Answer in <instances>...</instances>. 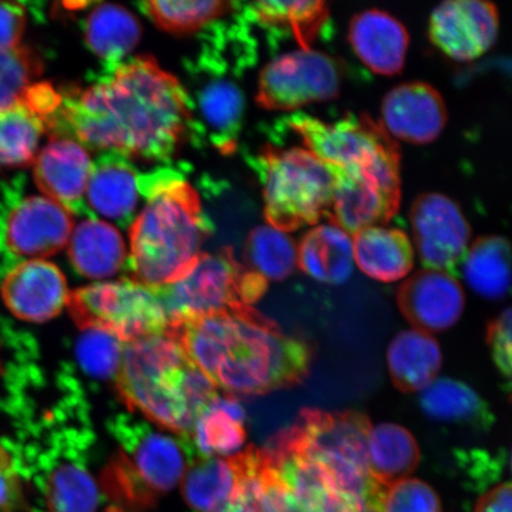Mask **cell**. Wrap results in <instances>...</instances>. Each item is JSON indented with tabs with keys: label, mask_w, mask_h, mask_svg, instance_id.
Listing matches in <instances>:
<instances>
[{
	"label": "cell",
	"mask_w": 512,
	"mask_h": 512,
	"mask_svg": "<svg viewBox=\"0 0 512 512\" xmlns=\"http://www.w3.org/2000/svg\"><path fill=\"white\" fill-rule=\"evenodd\" d=\"M355 264L368 277L394 283L413 270L414 248L400 229L370 227L352 236Z\"/></svg>",
	"instance_id": "25"
},
{
	"label": "cell",
	"mask_w": 512,
	"mask_h": 512,
	"mask_svg": "<svg viewBox=\"0 0 512 512\" xmlns=\"http://www.w3.org/2000/svg\"><path fill=\"white\" fill-rule=\"evenodd\" d=\"M187 438L196 457L234 456L247 439L245 412L238 400L217 396Z\"/></svg>",
	"instance_id": "30"
},
{
	"label": "cell",
	"mask_w": 512,
	"mask_h": 512,
	"mask_svg": "<svg viewBox=\"0 0 512 512\" xmlns=\"http://www.w3.org/2000/svg\"><path fill=\"white\" fill-rule=\"evenodd\" d=\"M511 310L505 309L488 326V341L492 360L505 380L511 379Z\"/></svg>",
	"instance_id": "41"
},
{
	"label": "cell",
	"mask_w": 512,
	"mask_h": 512,
	"mask_svg": "<svg viewBox=\"0 0 512 512\" xmlns=\"http://www.w3.org/2000/svg\"><path fill=\"white\" fill-rule=\"evenodd\" d=\"M234 3L227 2H144L139 6L158 28L187 34L228 14Z\"/></svg>",
	"instance_id": "37"
},
{
	"label": "cell",
	"mask_w": 512,
	"mask_h": 512,
	"mask_svg": "<svg viewBox=\"0 0 512 512\" xmlns=\"http://www.w3.org/2000/svg\"><path fill=\"white\" fill-rule=\"evenodd\" d=\"M115 383L128 407L179 437L219 396L168 332L124 344Z\"/></svg>",
	"instance_id": "4"
},
{
	"label": "cell",
	"mask_w": 512,
	"mask_h": 512,
	"mask_svg": "<svg viewBox=\"0 0 512 512\" xmlns=\"http://www.w3.org/2000/svg\"><path fill=\"white\" fill-rule=\"evenodd\" d=\"M422 411L433 420L489 431L495 415L485 400L467 384L452 380H435L420 395Z\"/></svg>",
	"instance_id": "29"
},
{
	"label": "cell",
	"mask_w": 512,
	"mask_h": 512,
	"mask_svg": "<svg viewBox=\"0 0 512 512\" xmlns=\"http://www.w3.org/2000/svg\"><path fill=\"white\" fill-rule=\"evenodd\" d=\"M382 512H443V508L430 485L407 478L384 490Z\"/></svg>",
	"instance_id": "40"
},
{
	"label": "cell",
	"mask_w": 512,
	"mask_h": 512,
	"mask_svg": "<svg viewBox=\"0 0 512 512\" xmlns=\"http://www.w3.org/2000/svg\"><path fill=\"white\" fill-rule=\"evenodd\" d=\"M153 290L169 320H174L252 306L265 296L268 281L236 260L232 248L224 247L202 253L182 279Z\"/></svg>",
	"instance_id": "8"
},
{
	"label": "cell",
	"mask_w": 512,
	"mask_h": 512,
	"mask_svg": "<svg viewBox=\"0 0 512 512\" xmlns=\"http://www.w3.org/2000/svg\"><path fill=\"white\" fill-rule=\"evenodd\" d=\"M168 334L216 389L230 394L265 395L310 374V344L287 336L253 306L170 320Z\"/></svg>",
	"instance_id": "2"
},
{
	"label": "cell",
	"mask_w": 512,
	"mask_h": 512,
	"mask_svg": "<svg viewBox=\"0 0 512 512\" xmlns=\"http://www.w3.org/2000/svg\"><path fill=\"white\" fill-rule=\"evenodd\" d=\"M230 505H232L233 512H251V510L247 509L245 505L239 502H232Z\"/></svg>",
	"instance_id": "45"
},
{
	"label": "cell",
	"mask_w": 512,
	"mask_h": 512,
	"mask_svg": "<svg viewBox=\"0 0 512 512\" xmlns=\"http://www.w3.org/2000/svg\"><path fill=\"white\" fill-rule=\"evenodd\" d=\"M213 512H233L232 505L229 504V505H227V507H224L220 510H216Z\"/></svg>",
	"instance_id": "46"
},
{
	"label": "cell",
	"mask_w": 512,
	"mask_h": 512,
	"mask_svg": "<svg viewBox=\"0 0 512 512\" xmlns=\"http://www.w3.org/2000/svg\"><path fill=\"white\" fill-rule=\"evenodd\" d=\"M181 483L184 501L191 509L213 512L233 502L238 473L230 457H195Z\"/></svg>",
	"instance_id": "32"
},
{
	"label": "cell",
	"mask_w": 512,
	"mask_h": 512,
	"mask_svg": "<svg viewBox=\"0 0 512 512\" xmlns=\"http://www.w3.org/2000/svg\"><path fill=\"white\" fill-rule=\"evenodd\" d=\"M51 132L96 150L163 160L177 150L191 121L189 94L151 56L119 63L86 89L62 94Z\"/></svg>",
	"instance_id": "1"
},
{
	"label": "cell",
	"mask_w": 512,
	"mask_h": 512,
	"mask_svg": "<svg viewBox=\"0 0 512 512\" xmlns=\"http://www.w3.org/2000/svg\"><path fill=\"white\" fill-rule=\"evenodd\" d=\"M400 166V151L368 165L330 166L334 175V198L329 222L351 236L363 229L387 224L400 208Z\"/></svg>",
	"instance_id": "10"
},
{
	"label": "cell",
	"mask_w": 512,
	"mask_h": 512,
	"mask_svg": "<svg viewBox=\"0 0 512 512\" xmlns=\"http://www.w3.org/2000/svg\"><path fill=\"white\" fill-rule=\"evenodd\" d=\"M42 70L41 57L28 47L0 51V112L17 104Z\"/></svg>",
	"instance_id": "38"
},
{
	"label": "cell",
	"mask_w": 512,
	"mask_h": 512,
	"mask_svg": "<svg viewBox=\"0 0 512 512\" xmlns=\"http://www.w3.org/2000/svg\"><path fill=\"white\" fill-rule=\"evenodd\" d=\"M0 196V254L9 262L47 258L68 245L73 215L46 196L18 197L6 188Z\"/></svg>",
	"instance_id": "12"
},
{
	"label": "cell",
	"mask_w": 512,
	"mask_h": 512,
	"mask_svg": "<svg viewBox=\"0 0 512 512\" xmlns=\"http://www.w3.org/2000/svg\"><path fill=\"white\" fill-rule=\"evenodd\" d=\"M145 207L130 228L133 280L150 288L176 283L201 256L211 227L200 196L175 171L138 177Z\"/></svg>",
	"instance_id": "3"
},
{
	"label": "cell",
	"mask_w": 512,
	"mask_h": 512,
	"mask_svg": "<svg viewBox=\"0 0 512 512\" xmlns=\"http://www.w3.org/2000/svg\"><path fill=\"white\" fill-rule=\"evenodd\" d=\"M34 162V179L42 194L72 215L85 214L86 189L93 168L85 147L72 139L54 138Z\"/></svg>",
	"instance_id": "20"
},
{
	"label": "cell",
	"mask_w": 512,
	"mask_h": 512,
	"mask_svg": "<svg viewBox=\"0 0 512 512\" xmlns=\"http://www.w3.org/2000/svg\"><path fill=\"white\" fill-rule=\"evenodd\" d=\"M68 310L83 331L105 332L123 344L168 332L169 316L156 290L133 279L79 288Z\"/></svg>",
	"instance_id": "9"
},
{
	"label": "cell",
	"mask_w": 512,
	"mask_h": 512,
	"mask_svg": "<svg viewBox=\"0 0 512 512\" xmlns=\"http://www.w3.org/2000/svg\"><path fill=\"white\" fill-rule=\"evenodd\" d=\"M190 99V96H189ZM189 132L204 133L222 153L234 152L245 114V98L234 82L211 80L190 99Z\"/></svg>",
	"instance_id": "23"
},
{
	"label": "cell",
	"mask_w": 512,
	"mask_h": 512,
	"mask_svg": "<svg viewBox=\"0 0 512 512\" xmlns=\"http://www.w3.org/2000/svg\"><path fill=\"white\" fill-rule=\"evenodd\" d=\"M354 265L352 236L335 224H318L299 242L298 267L320 283L344 284Z\"/></svg>",
	"instance_id": "26"
},
{
	"label": "cell",
	"mask_w": 512,
	"mask_h": 512,
	"mask_svg": "<svg viewBox=\"0 0 512 512\" xmlns=\"http://www.w3.org/2000/svg\"><path fill=\"white\" fill-rule=\"evenodd\" d=\"M368 472L384 489L407 479L420 463V448L405 427L384 422L368 435Z\"/></svg>",
	"instance_id": "28"
},
{
	"label": "cell",
	"mask_w": 512,
	"mask_h": 512,
	"mask_svg": "<svg viewBox=\"0 0 512 512\" xmlns=\"http://www.w3.org/2000/svg\"><path fill=\"white\" fill-rule=\"evenodd\" d=\"M256 102L268 111H296L334 100L342 87L338 62L322 51L299 49L275 57L261 70Z\"/></svg>",
	"instance_id": "13"
},
{
	"label": "cell",
	"mask_w": 512,
	"mask_h": 512,
	"mask_svg": "<svg viewBox=\"0 0 512 512\" xmlns=\"http://www.w3.org/2000/svg\"><path fill=\"white\" fill-rule=\"evenodd\" d=\"M23 483L14 459L0 445V512H18L25 508Z\"/></svg>",
	"instance_id": "42"
},
{
	"label": "cell",
	"mask_w": 512,
	"mask_h": 512,
	"mask_svg": "<svg viewBox=\"0 0 512 512\" xmlns=\"http://www.w3.org/2000/svg\"><path fill=\"white\" fill-rule=\"evenodd\" d=\"M69 260L82 277H112L124 266L127 251L123 236L111 223L91 217L73 229L68 242Z\"/></svg>",
	"instance_id": "24"
},
{
	"label": "cell",
	"mask_w": 512,
	"mask_h": 512,
	"mask_svg": "<svg viewBox=\"0 0 512 512\" xmlns=\"http://www.w3.org/2000/svg\"><path fill=\"white\" fill-rule=\"evenodd\" d=\"M466 284L478 296L499 300L511 286V248L502 236H480L467 249L460 266Z\"/></svg>",
	"instance_id": "31"
},
{
	"label": "cell",
	"mask_w": 512,
	"mask_h": 512,
	"mask_svg": "<svg viewBox=\"0 0 512 512\" xmlns=\"http://www.w3.org/2000/svg\"><path fill=\"white\" fill-rule=\"evenodd\" d=\"M287 125L298 134L304 149L336 168L361 166L400 151L381 121L368 114H348L336 123H325L310 115L298 113L288 118Z\"/></svg>",
	"instance_id": "14"
},
{
	"label": "cell",
	"mask_w": 512,
	"mask_h": 512,
	"mask_svg": "<svg viewBox=\"0 0 512 512\" xmlns=\"http://www.w3.org/2000/svg\"><path fill=\"white\" fill-rule=\"evenodd\" d=\"M398 304L414 330L439 334L451 329L463 316L465 293L452 275L422 270L400 286Z\"/></svg>",
	"instance_id": "19"
},
{
	"label": "cell",
	"mask_w": 512,
	"mask_h": 512,
	"mask_svg": "<svg viewBox=\"0 0 512 512\" xmlns=\"http://www.w3.org/2000/svg\"><path fill=\"white\" fill-rule=\"evenodd\" d=\"M475 512H511V484L503 483L478 499Z\"/></svg>",
	"instance_id": "44"
},
{
	"label": "cell",
	"mask_w": 512,
	"mask_h": 512,
	"mask_svg": "<svg viewBox=\"0 0 512 512\" xmlns=\"http://www.w3.org/2000/svg\"><path fill=\"white\" fill-rule=\"evenodd\" d=\"M85 37L96 56L117 66L138 46L142 25L123 6L100 4L87 17Z\"/></svg>",
	"instance_id": "33"
},
{
	"label": "cell",
	"mask_w": 512,
	"mask_h": 512,
	"mask_svg": "<svg viewBox=\"0 0 512 512\" xmlns=\"http://www.w3.org/2000/svg\"><path fill=\"white\" fill-rule=\"evenodd\" d=\"M110 428L120 452L108 465L104 484L110 494L137 507H151L175 489L195 457L187 437H170L133 416H117Z\"/></svg>",
	"instance_id": "5"
},
{
	"label": "cell",
	"mask_w": 512,
	"mask_h": 512,
	"mask_svg": "<svg viewBox=\"0 0 512 512\" xmlns=\"http://www.w3.org/2000/svg\"><path fill=\"white\" fill-rule=\"evenodd\" d=\"M48 472L43 495L49 512H95L99 489L87 467L95 434L88 422H64L47 430Z\"/></svg>",
	"instance_id": "11"
},
{
	"label": "cell",
	"mask_w": 512,
	"mask_h": 512,
	"mask_svg": "<svg viewBox=\"0 0 512 512\" xmlns=\"http://www.w3.org/2000/svg\"><path fill=\"white\" fill-rule=\"evenodd\" d=\"M46 125L22 100L0 112V169L34 162Z\"/></svg>",
	"instance_id": "36"
},
{
	"label": "cell",
	"mask_w": 512,
	"mask_h": 512,
	"mask_svg": "<svg viewBox=\"0 0 512 512\" xmlns=\"http://www.w3.org/2000/svg\"><path fill=\"white\" fill-rule=\"evenodd\" d=\"M371 422L360 412H325L304 408L284 430L299 452L325 467L337 486L360 512L383 495L384 488L368 472V435Z\"/></svg>",
	"instance_id": "6"
},
{
	"label": "cell",
	"mask_w": 512,
	"mask_h": 512,
	"mask_svg": "<svg viewBox=\"0 0 512 512\" xmlns=\"http://www.w3.org/2000/svg\"><path fill=\"white\" fill-rule=\"evenodd\" d=\"M138 176L126 157L117 152L100 156L93 164L86 189V213L126 227L139 200Z\"/></svg>",
	"instance_id": "22"
},
{
	"label": "cell",
	"mask_w": 512,
	"mask_h": 512,
	"mask_svg": "<svg viewBox=\"0 0 512 512\" xmlns=\"http://www.w3.org/2000/svg\"><path fill=\"white\" fill-rule=\"evenodd\" d=\"M246 266L267 281L290 278L298 267V245L290 235L271 226L248 234L243 248Z\"/></svg>",
	"instance_id": "35"
},
{
	"label": "cell",
	"mask_w": 512,
	"mask_h": 512,
	"mask_svg": "<svg viewBox=\"0 0 512 512\" xmlns=\"http://www.w3.org/2000/svg\"><path fill=\"white\" fill-rule=\"evenodd\" d=\"M349 42L371 72L394 76L405 68L408 31L398 18L383 10L360 12L351 19Z\"/></svg>",
	"instance_id": "21"
},
{
	"label": "cell",
	"mask_w": 512,
	"mask_h": 512,
	"mask_svg": "<svg viewBox=\"0 0 512 512\" xmlns=\"http://www.w3.org/2000/svg\"><path fill=\"white\" fill-rule=\"evenodd\" d=\"M69 294L60 268L42 259L19 262L5 274L0 285L6 309L28 323H44L60 315Z\"/></svg>",
	"instance_id": "17"
},
{
	"label": "cell",
	"mask_w": 512,
	"mask_h": 512,
	"mask_svg": "<svg viewBox=\"0 0 512 512\" xmlns=\"http://www.w3.org/2000/svg\"><path fill=\"white\" fill-rule=\"evenodd\" d=\"M259 171L268 226L288 234L329 217L334 175L309 150L267 145L260 153Z\"/></svg>",
	"instance_id": "7"
},
{
	"label": "cell",
	"mask_w": 512,
	"mask_h": 512,
	"mask_svg": "<svg viewBox=\"0 0 512 512\" xmlns=\"http://www.w3.org/2000/svg\"><path fill=\"white\" fill-rule=\"evenodd\" d=\"M25 25L27 15L22 4L0 2V51L19 46Z\"/></svg>",
	"instance_id": "43"
},
{
	"label": "cell",
	"mask_w": 512,
	"mask_h": 512,
	"mask_svg": "<svg viewBox=\"0 0 512 512\" xmlns=\"http://www.w3.org/2000/svg\"><path fill=\"white\" fill-rule=\"evenodd\" d=\"M249 16L266 27L287 29L292 32L300 49H312L329 21L330 8L320 0L300 2H256L247 4Z\"/></svg>",
	"instance_id": "34"
},
{
	"label": "cell",
	"mask_w": 512,
	"mask_h": 512,
	"mask_svg": "<svg viewBox=\"0 0 512 512\" xmlns=\"http://www.w3.org/2000/svg\"><path fill=\"white\" fill-rule=\"evenodd\" d=\"M443 355L437 339L418 330L400 332L388 348L390 379L402 393L422 392L437 379Z\"/></svg>",
	"instance_id": "27"
},
{
	"label": "cell",
	"mask_w": 512,
	"mask_h": 512,
	"mask_svg": "<svg viewBox=\"0 0 512 512\" xmlns=\"http://www.w3.org/2000/svg\"><path fill=\"white\" fill-rule=\"evenodd\" d=\"M124 344L105 332L88 330L76 345L81 367L98 379H108L117 374Z\"/></svg>",
	"instance_id": "39"
},
{
	"label": "cell",
	"mask_w": 512,
	"mask_h": 512,
	"mask_svg": "<svg viewBox=\"0 0 512 512\" xmlns=\"http://www.w3.org/2000/svg\"><path fill=\"white\" fill-rule=\"evenodd\" d=\"M499 14L482 0H447L435 8L428 36L435 48L457 62H470L488 53L497 41Z\"/></svg>",
	"instance_id": "16"
},
{
	"label": "cell",
	"mask_w": 512,
	"mask_h": 512,
	"mask_svg": "<svg viewBox=\"0 0 512 512\" xmlns=\"http://www.w3.org/2000/svg\"><path fill=\"white\" fill-rule=\"evenodd\" d=\"M381 124L389 136L401 142L433 143L447 124L443 96L430 83L414 81L390 89L382 101Z\"/></svg>",
	"instance_id": "18"
},
{
	"label": "cell",
	"mask_w": 512,
	"mask_h": 512,
	"mask_svg": "<svg viewBox=\"0 0 512 512\" xmlns=\"http://www.w3.org/2000/svg\"><path fill=\"white\" fill-rule=\"evenodd\" d=\"M416 251L426 270L457 278L470 247L471 227L462 209L450 197L427 192L411 209Z\"/></svg>",
	"instance_id": "15"
}]
</instances>
